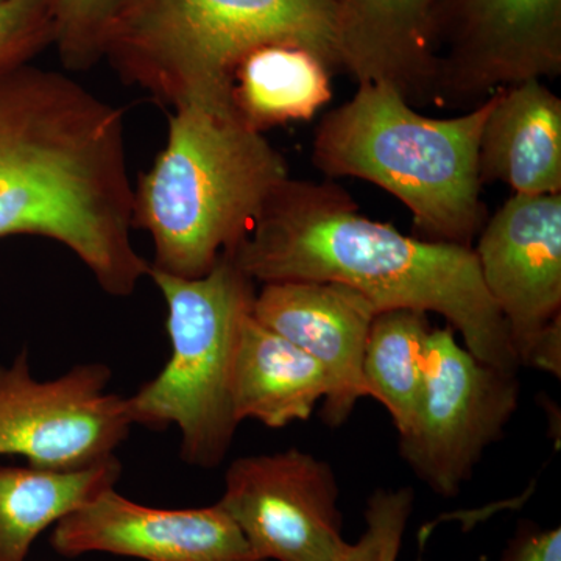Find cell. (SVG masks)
I'll use <instances>...</instances> for the list:
<instances>
[{
    "label": "cell",
    "mask_w": 561,
    "mask_h": 561,
    "mask_svg": "<svg viewBox=\"0 0 561 561\" xmlns=\"http://www.w3.org/2000/svg\"><path fill=\"white\" fill-rule=\"evenodd\" d=\"M121 474L116 457L70 471L0 463V561H27L44 530L114 489Z\"/></svg>",
    "instance_id": "17"
},
{
    "label": "cell",
    "mask_w": 561,
    "mask_h": 561,
    "mask_svg": "<svg viewBox=\"0 0 561 561\" xmlns=\"http://www.w3.org/2000/svg\"><path fill=\"white\" fill-rule=\"evenodd\" d=\"M50 546L65 557L102 552L144 561H261L219 502L157 508L108 489L54 526Z\"/></svg>",
    "instance_id": "12"
},
{
    "label": "cell",
    "mask_w": 561,
    "mask_h": 561,
    "mask_svg": "<svg viewBox=\"0 0 561 561\" xmlns=\"http://www.w3.org/2000/svg\"><path fill=\"white\" fill-rule=\"evenodd\" d=\"M50 39V0H0V73L28 65Z\"/></svg>",
    "instance_id": "22"
},
{
    "label": "cell",
    "mask_w": 561,
    "mask_h": 561,
    "mask_svg": "<svg viewBox=\"0 0 561 561\" xmlns=\"http://www.w3.org/2000/svg\"><path fill=\"white\" fill-rule=\"evenodd\" d=\"M225 256L254 283L331 280L360 291L378 312L438 313L472 356L518 373L507 323L483 286L474 250L367 219L334 184L287 180Z\"/></svg>",
    "instance_id": "2"
},
{
    "label": "cell",
    "mask_w": 561,
    "mask_h": 561,
    "mask_svg": "<svg viewBox=\"0 0 561 561\" xmlns=\"http://www.w3.org/2000/svg\"><path fill=\"white\" fill-rule=\"evenodd\" d=\"M337 501L330 465L290 448L232 461L219 504L261 561H342Z\"/></svg>",
    "instance_id": "10"
},
{
    "label": "cell",
    "mask_w": 561,
    "mask_h": 561,
    "mask_svg": "<svg viewBox=\"0 0 561 561\" xmlns=\"http://www.w3.org/2000/svg\"><path fill=\"white\" fill-rule=\"evenodd\" d=\"M124 113L70 77L25 65L0 73V239L72 251L111 297H130L150 262L131 241Z\"/></svg>",
    "instance_id": "1"
},
{
    "label": "cell",
    "mask_w": 561,
    "mask_h": 561,
    "mask_svg": "<svg viewBox=\"0 0 561 561\" xmlns=\"http://www.w3.org/2000/svg\"><path fill=\"white\" fill-rule=\"evenodd\" d=\"M413 511V490L378 489L365 511V531L342 561H397Z\"/></svg>",
    "instance_id": "21"
},
{
    "label": "cell",
    "mask_w": 561,
    "mask_h": 561,
    "mask_svg": "<svg viewBox=\"0 0 561 561\" xmlns=\"http://www.w3.org/2000/svg\"><path fill=\"white\" fill-rule=\"evenodd\" d=\"M431 331L426 312L390 309L376 313L368 332L362 365L368 397L390 413L400 437L419 419Z\"/></svg>",
    "instance_id": "19"
},
{
    "label": "cell",
    "mask_w": 561,
    "mask_h": 561,
    "mask_svg": "<svg viewBox=\"0 0 561 561\" xmlns=\"http://www.w3.org/2000/svg\"><path fill=\"white\" fill-rule=\"evenodd\" d=\"M289 179L283 154L238 114L176 106L164 149L133 186V228L153 242L150 268L208 275Z\"/></svg>",
    "instance_id": "4"
},
{
    "label": "cell",
    "mask_w": 561,
    "mask_h": 561,
    "mask_svg": "<svg viewBox=\"0 0 561 561\" xmlns=\"http://www.w3.org/2000/svg\"><path fill=\"white\" fill-rule=\"evenodd\" d=\"M101 362L38 381L28 350L0 364V456H21L31 467L70 471L116 457L133 427L127 398L111 393Z\"/></svg>",
    "instance_id": "8"
},
{
    "label": "cell",
    "mask_w": 561,
    "mask_h": 561,
    "mask_svg": "<svg viewBox=\"0 0 561 561\" xmlns=\"http://www.w3.org/2000/svg\"><path fill=\"white\" fill-rule=\"evenodd\" d=\"M330 66L305 47L267 44L242 58L232 77V105L256 131L309 121L332 98Z\"/></svg>",
    "instance_id": "18"
},
{
    "label": "cell",
    "mask_w": 561,
    "mask_h": 561,
    "mask_svg": "<svg viewBox=\"0 0 561 561\" xmlns=\"http://www.w3.org/2000/svg\"><path fill=\"white\" fill-rule=\"evenodd\" d=\"M500 561H561V530L523 523Z\"/></svg>",
    "instance_id": "23"
},
{
    "label": "cell",
    "mask_w": 561,
    "mask_h": 561,
    "mask_svg": "<svg viewBox=\"0 0 561 561\" xmlns=\"http://www.w3.org/2000/svg\"><path fill=\"white\" fill-rule=\"evenodd\" d=\"M440 3L334 0L341 66L357 83H390L411 105L435 102Z\"/></svg>",
    "instance_id": "14"
},
{
    "label": "cell",
    "mask_w": 561,
    "mask_h": 561,
    "mask_svg": "<svg viewBox=\"0 0 561 561\" xmlns=\"http://www.w3.org/2000/svg\"><path fill=\"white\" fill-rule=\"evenodd\" d=\"M332 390L320 362L264 327L253 313L242 321L231 373L232 413L239 424L256 420L272 430L309 420Z\"/></svg>",
    "instance_id": "16"
},
{
    "label": "cell",
    "mask_w": 561,
    "mask_h": 561,
    "mask_svg": "<svg viewBox=\"0 0 561 561\" xmlns=\"http://www.w3.org/2000/svg\"><path fill=\"white\" fill-rule=\"evenodd\" d=\"M518 373L491 367L456 341L449 324L427 339L423 401L400 453L416 478L453 497L519 404Z\"/></svg>",
    "instance_id": "7"
},
{
    "label": "cell",
    "mask_w": 561,
    "mask_h": 561,
    "mask_svg": "<svg viewBox=\"0 0 561 561\" xmlns=\"http://www.w3.org/2000/svg\"><path fill=\"white\" fill-rule=\"evenodd\" d=\"M117 0H50L54 39L72 69L91 66L102 55V39Z\"/></svg>",
    "instance_id": "20"
},
{
    "label": "cell",
    "mask_w": 561,
    "mask_h": 561,
    "mask_svg": "<svg viewBox=\"0 0 561 561\" xmlns=\"http://www.w3.org/2000/svg\"><path fill=\"white\" fill-rule=\"evenodd\" d=\"M472 250L519 367L560 378L561 194L513 195Z\"/></svg>",
    "instance_id": "9"
},
{
    "label": "cell",
    "mask_w": 561,
    "mask_h": 561,
    "mask_svg": "<svg viewBox=\"0 0 561 561\" xmlns=\"http://www.w3.org/2000/svg\"><path fill=\"white\" fill-rule=\"evenodd\" d=\"M491 103L493 94L461 116L435 119L386 81L359 83L321 119L313 164L389 192L411 210L420 239L471 247L486 224L479 144Z\"/></svg>",
    "instance_id": "5"
},
{
    "label": "cell",
    "mask_w": 561,
    "mask_h": 561,
    "mask_svg": "<svg viewBox=\"0 0 561 561\" xmlns=\"http://www.w3.org/2000/svg\"><path fill=\"white\" fill-rule=\"evenodd\" d=\"M168 305L172 354L160 375L127 398L133 426H175L180 456L191 467H219L239 423L231 373L242 321L253 309L254 280L228 256L206 276L176 278L150 268Z\"/></svg>",
    "instance_id": "6"
},
{
    "label": "cell",
    "mask_w": 561,
    "mask_h": 561,
    "mask_svg": "<svg viewBox=\"0 0 561 561\" xmlns=\"http://www.w3.org/2000/svg\"><path fill=\"white\" fill-rule=\"evenodd\" d=\"M435 102L467 103L561 73V0H442Z\"/></svg>",
    "instance_id": "11"
},
{
    "label": "cell",
    "mask_w": 561,
    "mask_h": 561,
    "mask_svg": "<svg viewBox=\"0 0 561 561\" xmlns=\"http://www.w3.org/2000/svg\"><path fill=\"white\" fill-rule=\"evenodd\" d=\"M254 319L323 365L332 390L321 416L342 426L362 398L365 345L375 320V306L360 291L331 280L267 283L254 297Z\"/></svg>",
    "instance_id": "13"
},
{
    "label": "cell",
    "mask_w": 561,
    "mask_h": 561,
    "mask_svg": "<svg viewBox=\"0 0 561 561\" xmlns=\"http://www.w3.org/2000/svg\"><path fill=\"white\" fill-rule=\"evenodd\" d=\"M481 183L518 195L561 194V101L542 80L500 88L479 144Z\"/></svg>",
    "instance_id": "15"
},
{
    "label": "cell",
    "mask_w": 561,
    "mask_h": 561,
    "mask_svg": "<svg viewBox=\"0 0 561 561\" xmlns=\"http://www.w3.org/2000/svg\"><path fill=\"white\" fill-rule=\"evenodd\" d=\"M294 44L341 66L334 0H117L102 55L173 108L236 114L232 77L251 50Z\"/></svg>",
    "instance_id": "3"
}]
</instances>
